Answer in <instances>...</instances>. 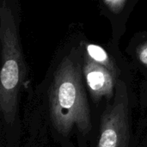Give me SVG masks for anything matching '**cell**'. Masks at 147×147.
<instances>
[{
	"label": "cell",
	"mask_w": 147,
	"mask_h": 147,
	"mask_svg": "<svg viewBox=\"0 0 147 147\" xmlns=\"http://www.w3.org/2000/svg\"><path fill=\"white\" fill-rule=\"evenodd\" d=\"M83 71L86 84L94 102H99L102 97L110 100L114 96L117 78L109 69L85 55Z\"/></svg>",
	"instance_id": "4"
},
{
	"label": "cell",
	"mask_w": 147,
	"mask_h": 147,
	"mask_svg": "<svg viewBox=\"0 0 147 147\" xmlns=\"http://www.w3.org/2000/svg\"><path fill=\"white\" fill-rule=\"evenodd\" d=\"M126 1L127 0H104V3L112 12L117 14L123 9Z\"/></svg>",
	"instance_id": "6"
},
{
	"label": "cell",
	"mask_w": 147,
	"mask_h": 147,
	"mask_svg": "<svg viewBox=\"0 0 147 147\" xmlns=\"http://www.w3.org/2000/svg\"><path fill=\"white\" fill-rule=\"evenodd\" d=\"M137 58L140 62L147 68V40L137 48Z\"/></svg>",
	"instance_id": "7"
},
{
	"label": "cell",
	"mask_w": 147,
	"mask_h": 147,
	"mask_svg": "<svg viewBox=\"0 0 147 147\" xmlns=\"http://www.w3.org/2000/svg\"><path fill=\"white\" fill-rule=\"evenodd\" d=\"M129 141L127 90L125 83L118 79L114 102L102 115L98 147H128Z\"/></svg>",
	"instance_id": "3"
},
{
	"label": "cell",
	"mask_w": 147,
	"mask_h": 147,
	"mask_svg": "<svg viewBox=\"0 0 147 147\" xmlns=\"http://www.w3.org/2000/svg\"><path fill=\"white\" fill-rule=\"evenodd\" d=\"M0 109L5 122L12 124L16 115L18 93L24 77L25 65L15 18L5 1L0 8Z\"/></svg>",
	"instance_id": "2"
},
{
	"label": "cell",
	"mask_w": 147,
	"mask_h": 147,
	"mask_svg": "<svg viewBox=\"0 0 147 147\" xmlns=\"http://www.w3.org/2000/svg\"><path fill=\"white\" fill-rule=\"evenodd\" d=\"M50 115L53 127L62 135L76 127L87 134L92 127L90 109L78 65L65 57L58 66L50 88Z\"/></svg>",
	"instance_id": "1"
},
{
	"label": "cell",
	"mask_w": 147,
	"mask_h": 147,
	"mask_svg": "<svg viewBox=\"0 0 147 147\" xmlns=\"http://www.w3.org/2000/svg\"><path fill=\"white\" fill-rule=\"evenodd\" d=\"M85 50L87 56H89L96 63L109 69L117 78L118 68L115 66V63L113 62V60L111 59V58L109 57V55L104 48H102L101 46L89 43L86 44Z\"/></svg>",
	"instance_id": "5"
}]
</instances>
